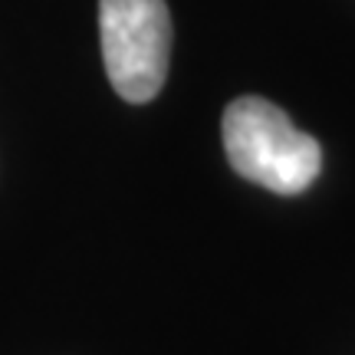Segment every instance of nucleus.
Returning a JSON list of instances; mask_svg holds the SVG:
<instances>
[{"mask_svg":"<svg viewBox=\"0 0 355 355\" xmlns=\"http://www.w3.org/2000/svg\"><path fill=\"white\" fill-rule=\"evenodd\" d=\"M220 139L230 168L273 194H300L316 181L322 148L263 96H241L224 109Z\"/></svg>","mask_w":355,"mask_h":355,"instance_id":"nucleus-1","label":"nucleus"},{"mask_svg":"<svg viewBox=\"0 0 355 355\" xmlns=\"http://www.w3.org/2000/svg\"><path fill=\"white\" fill-rule=\"evenodd\" d=\"M102 60L125 102H152L168 76L171 17L165 0H99Z\"/></svg>","mask_w":355,"mask_h":355,"instance_id":"nucleus-2","label":"nucleus"}]
</instances>
